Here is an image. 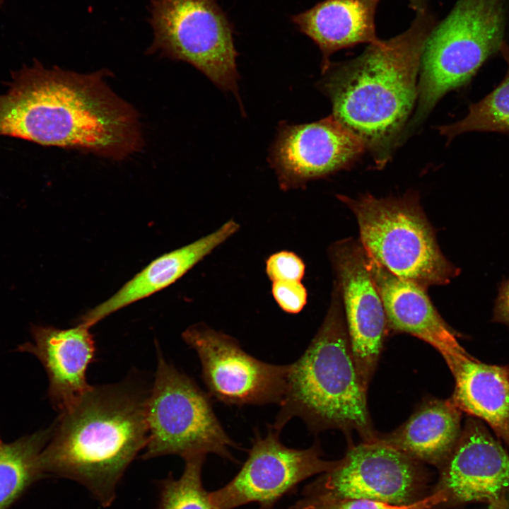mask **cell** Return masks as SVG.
<instances>
[{
  "instance_id": "1",
  "label": "cell",
  "mask_w": 509,
  "mask_h": 509,
  "mask_svg": "<svg viewBox=\"0 0 509 509\" xmlns=\"http://www.w3.org/2000/svg\"><path fill=\"white\" fill-rule=\"evenodd\" d=\"M105 74L47 69L38 62L13 72L0 95V136L112 160L139 151L138 114L110 88Z\"/></svg>"
},
{
  "instance_id": "2",
  "label": "cell",
  "mask_w": 509,
  "mask_h": 509,
  "mask_svg": "<svg viewBox=\"0 0 509 509\" xmlns=\"http://www.w3.org/2000/svg\"><path fill=\"white\" fill-rule=\"evenodd\" d=\"M436 24L428 8L416 12L402 33L369 44L351 60L330 63L322 73L320 86L332 115L362 141L379 167L390 158L414 107L422 53Z\"/></svg>"
},
{
  "instance_id": "3",
  "label": "cell",
  "mask_w": 509,
  "mask_h": 509,
  "mask_svg": "<svg viewBox=\"0 0 509 509\" xmlns=\"http://www.w3.org/2000/svg\"><path fill=\"white\" fill-rule=\"evenodd\" d=\"M148 393L126 382L92 386L52 426L40 458L45 475L76 481L101 506H110L125 471L146 445Z\"/></svg>"
},
{
  "instance_id": "4",
  "label": "cell",
  "mask_w": 509,
  "mask_h": 509,
  "mask_svg": "<svg viewBox=\"0 0 509 509\" xmlns=\"http://www.w3.org/2000/svg\"><path fill=\"white\" fill-rule=\"evenodd\" d=\"M341 296L335 285L327 315L303 354L288 365L286 389L271 426L281 431L293 418L301 419L313 432L338 429L356 431L373 441L367 404L368 389L357 370L349 339Z\"/></svg>"
},
{
  "instance_id": "5",
  "label": "cell",
  "mask_w": 509,
  "mask_h": 509,
  "mask_svg": "<svg viewBox=\"0 0 509 509\" xmlns=\"http://www.w3.org/2000/svg\"><path fill=\"white\" fill-rule=\"evenodd\" d=\"M337 197L356 217L365 255L392 274L426 288L447 284L460 274L441 252L415 194Z\"/></svg>"
},
{
  "instance_id": "6",
  "label": "cell",
  "mask_w": 509,
  "mask_h": 509,
  "mask_svg": "<svg viewBox=\"0 0 509 509\" xmlns=\"http://www.w3.org/2000/svg\"><path fill=\"white\" fill-rule=\"evenodd\" d=\"M505 11L501 0H458L426 42L411 125L421 122L448 92L467 85L503 45Z\"/></svg>"
},
{
  "instance_id": "7",
  "label": "cell",
  "mask_w": 509,
  "mask_h": 509,
  "mask_svg": "<svg viewBox=\"0 0 509 509\" xmlns=\"http://www.w3.org/2000/svg\"><path fill=\"white\" fill-rule=\"evenodd\" d=\"M156 347L158 363L146 401L148 436L142 458L213 453L235 461L231 449L237 445L216 416L209 394Z\"/></svg>"
},
{
  "instance_id": "8",
  "label": "cell",
  "mask_w": 509,
  "mask_h": 509,
  "mask_svg": "<svg viewBox=\"0 0 509 509\" xmlns=\"http://www.w3.org/2000/svg\"><path fill=\"white\" fill-rule=\"evenodd\" d=\"M148 53L190 64L239 99L234 27L216 0H151Z\"/></svg>"
},
{
  "instance_id": "9",
  "label": "cell",
  "mask_w": 509,
  "mask_h": 509,
  "mask_svg": "<svg viewBox=\"0 0 509 509\" xmlns=\"http://www.w3.org/2000/svg\"><path fill=\"white\" fill-rule=\"evenodd\" d=\"M423 463L378 440L351 444L339 464L305 487L303 498H365L394 505L423 497Z\"/></svg>"
},
{
  "instance_id": "10",
  "label": "cell",
  "mask_w": 509,
  "mask_h": 509,
  "mask_svg": "<svg viewBox=\"0 0 509 509\" xmlns=\"http://www.w3.org/2000/svg\"><path fill=\"white\" fill-rule=\"evenodd\" d=\"M182 337L197 353L210 396L228 405L281 404L288 365L260 361L245 352L235 339L204 323L189 327Z\"/></svg>"
},
{
  "instance_id": "11",
  "label": "cell",
  "mask_w": 509,
  "mask_h": 509,
  "mask_svg": "<svg viewBox=\"0 0 509 509\" xmlns=\"http://www.w3.org/2000/svg\"><path fill=\"white\" fill-rule=\"evenodd\" d=\"M279 431L271 426L267 435L256 434L242 467L226 485L210 492L215 509H235L255 503L259 509H273L283 496L303 481L336 467L339 460L322 457L317 443L306 449L284 445Z\"/></svg>"
},
{
  "instance_id": "12",
  "label": "cell",
  "mask_w": 509,
  "mask_h": 509,
  "mask_svg": "<svg viewBox=\"0 0 509 509\" xmlns=\"http://www.w3.org/2000/svg\"><path fill=\"white\" fill-rule=\"evenodd\" d=\"M365 150L362 141L331 115L309 124H281L269 161L286 191L346 168Z\"/></svg>"
},
{
  "instance_id": "13",
  "label": "cell",
  "mask_w": 509,
  "mask_h": 509,
  "mask_svg": "<svg viewBox=\"0 0 509 509\" xmlns=\"http://www.w3.org/2000/svg\"><path fill=\"white\" fill-rule=\"evenodd\" d=\"M330 256L344 302L351 351L368 389L388 332L385 309L361 245L351 240L341 241L330 248Z\"/></svg>"
},
{
  "instance_id": "14",
  "label": "cell",
  "mask_w": 509,
  "mask_h": 509,
  "mask_svg": "<svg viewBox=\"0 0 509 509\" xmlns=\"http://www.w3.org/2000/svg\"><path fill=\"white\" fill-rule=\"evenodd\" d=\"M440 471L436 490L445 494L447 503L491 504L509 494V452L476 418L467 419Z\"/></svg>"
},
{
  "instance_id": "15",
  "label": "cell",
  "mask_w": 509,
  "mask_h": 509,
  "mask_svg": "<svg viewBox=\"0 0 509 509\" xmlns=\"http://www.w3.org/2000/svg\"><path fill=\"white\" fill-rule=\"evenodd\" d=\"M90 328L82 323L69 329L33 324V342L18 348L42 364L49 380L48 396L59 412L73 406L92 387L86 378L95 353Z\"/></svg>"
},
{
  "instance_id": "16",
  "label": "cell",
  "mask_w": 509,
  "mask_h": 509,
  "mask_svg": "<svg viewBox=\"0 0 509 509\" xmlns=\"http://www.w3.org/2000/svg\"><path fill=\"white\" fill-rule=\"evenodd\" d=\"M365 257L383 304L388 329L428 343L441 354L447 365L468 353L460 344L457 333L434 308L425 288L392 274Z\"/></svg>"
},
{
  "instance_id": "17",
  "label": "cell",
  "mask_w": 509,
  "mask_h": 509,
  "mask_svg": "<svg viewBox=\"0 0 509 509\" xmlns=\"http://www.w3.org/2000/svg\"><path fill=\"white\" fill-rule=\"evenodd\" d=\"M240 229L229 220L213 232L152 261L110 298L82 316L91 327L116 311L172 284Z\"/></svg>"
},
{
  "instance_id": "18",
  "label": "cell",
  "mask_w": 509,
  "mask_h": 509,
  "mask_svg": "<svg viewBox=\"0 0 509 509\" xmlns=\"http://www.w3.org/2000/svg\"><path fill=\"white\" fill-rule=\"evenodd\" d=\"M381 0H324L293 15L291 22L320 48L324 73L331 55L361 43H375V16Z\"/></svg>"
},
{
  "instance_id": "19",
  "label": "cell",
  "mask_w": 509,
  "mask_h": 509,
  "mask_svg": "<svg viewBox=\"0 0 509 509\" xmlns=\"http://www.w3.org/2000/svg\"><path fill=\"white\" fill-rule=\"evenodd\" d=\"M447 366L455 380L452 402L486 423L509 449V365L486 364L468 353Z\"/></svg>"
},
{
  "instance_id": "20",
  "label": "cell",
  "mask_w": 509,
  "mask_h": 509,
  "mask_svg": "<svg viewBox=\"0 0 509 509\" xmlns=\"http://www.w3.org/2000/svg\"><path fill=\"white\" fill-rule=\"evenodd\" d=\"M462 414L451 398L429 399L404 423L390 433H378L375 440L440 468L460 438Z\"/></svg>"
},
{
  "instance_id": "21",
  "label": "cell",
  "mask_w": 509,
  "mask_h": 509,
  "mask_svg": "<svg viewBox=\"0 0 509 509\" xmlns=\"http://www.w3.org/2000/svg\"><path fill=\"white\" fill-rule=\"evenodd\" d=\"M51 428L3 444L0 448V509H6L44 475L41 453Z\"/></svg>"
},
{
  "instance_id": "22",
  "label": "cell",
  "mask_w": 509,
  "mask_h": 509,
  "mask_svg": "<svg viewBox=\"0 0 509 509\" xmlns=\"http://www.w3.org/2000/svg\"><path fill=\"white\" fill-rule=\"evenodd\" d=\"M501 52L508 64L503 81L483 99L472 104L462 119L437 127L448 141L460 134L472 131L509 133V47L505 42Z\"/></svg>"
},
{
  "instance_id": "23",
  "label": "cell",
  "mask_w": 509,
  "mask_h": 509,
  "mask_svg": "<svg viewBox=\"0 0 509 509\" xmlns=\"http://www.w3.org/2000/svg\"><path fill=\"white\" fill-rule=\"evenodd\" d=\"M206 456L199 454L185 458V469L179 478L170 474L160 482L157 509H215L210 492L201 481Z\"/></svg>"
},
{
  "instance_id": "24",
  "label": "cell",
  "mask_w": 509,
  "mask_h": 509,
  "mask_svg": "<svg viewBox=\"0 0 509 509\" xmlns=\"http://www.w3.org/2000/svg\"><path fill=\"white\" fill-rule=\"evenodd\" d=\"M446 503L445 494L439 490L412 503L394 505L365 498H301L288 509H431Z\"/></svg>"
},
{
  "instance_id": "25",
  "label": "cell",
  "mask_w": 509,
  "mask_h": 509,
  "mask_svg": "<svg viewBox=\"0 0 509 509\" xmlns=\"http://www.w3.org/2000/svg\"><path fill=\"white\" fill-rule=\"evenodd\" d=\"M265 271L271 282L301 281L305 275V264L295 252L281 250L271 255L267 259Z\"/></svg>"
},
{
  "instance_id": "26",
  "label": "cell",
  "mask_w": 509,
  "mask_h": 509,
  "mask_svg": "<svg viewBox=\"0 0 509 509\" xmlns=\"http://www.w3.org/2000/svg\"><path fill=\"white\" fill-rule=\"evenodd\" d=\"M271 294L279 307L289 314L299 313L307 303L308 292L301 281H273Z\"/></svg>"
},
{
  "instance_id": "27",
  "label": "cell",
  "mask_w": 509,
  "mask_h": 509,
  "mask_svg": "<svg viewBox=\"0 0 509 509\" xmlns=\"http://www.w3.org/2000/svg\"><path fill=\"white\" fill-rule=\"evenodd\" d=\"M493 321L509 325V278L503 280L499 286Z\"/></svg>"
},
{
  "instance_id": "28",
  "label": "cell",
  "mask_w": 509,
  "mask_h": 509,
  "mask_svg": "<svg viewBox=\"0 0 509 509\" xmlns=\"http://www.w3.org/2000/svg\"><path fill=\"white\" fill-rule=\"evenodd\" d=\"M431 0H408L409 6L416 12L428 9Z\"/></svg>"
},
{
  "instance_id": "29",
  "label": "cell",
  "mask_w": 509,
  "mask_h": 509,
  "mask_svg": "<svg viewBox=\"0 0 509 509\" xmlns=\"http://www.w3.org/2000/svg\"><path fill=\"white\" fill-rule=\"evenodd\" d=\"M488 509H509V501L505 499L500 502L488 504Z\"/></svg>"
},
{
  "instance_id": "30",
  "label": "cell",
  "mask_w": 509,
  "mask_h": 509,
  "mask_svg": "<svg viewBox=\"0 0 509 509\" xmlns=\"http://www.w3.org/2000/svg\"><path fill=\"white\" fill-rule=\"evenodd\" d=\"M3 444H4V443H2V441H1V438H0V448H1V447L3 445Z\"/></svg>"
}]
</instances>
